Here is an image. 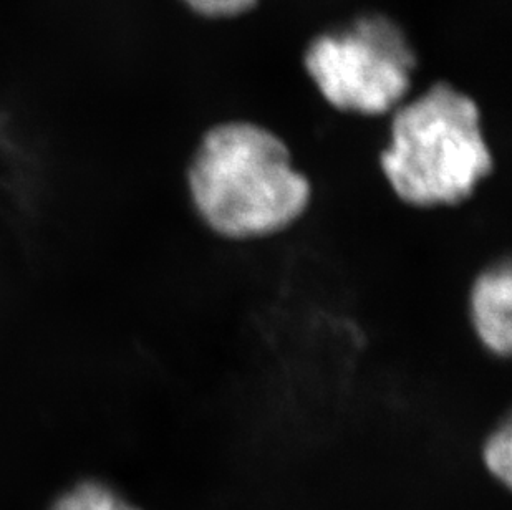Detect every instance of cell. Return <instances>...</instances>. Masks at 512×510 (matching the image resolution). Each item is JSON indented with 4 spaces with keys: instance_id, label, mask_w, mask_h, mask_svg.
Here are the masks:
<instances>
[{
    "instance_id": "obj_4",
    "label": "cell",
    "mask_w": 512,
    "mask_h": 510,
    "mask_svg": "<svg viewBox=\"0 0 512 510\" xmlns=\"http://www.w3.org/2000/svg\"><path fill=\"white\" fill-rule=\"evenodd\" d=\"M471 320L484 347L499 357H509L512 348V277L509 262L486 270L474 280Z\"/></svg>"
},
{
    "instance_id": "obj_7",
    "label": "cell",
    "mask_w": 512,
    "mask_h": 510,
    "mask_svg": "<svg viewBox=\"0 0 512 510\" xmlns=\"http://www.w3.org/2000/svg\"><path fill=\"white\" fill-rule=\"evenodd\" d=\"M191 12L204 19H236L256 9L259 0H181Z\"/></svg>"
},
{
    "instance_id": "obj_2",
    "label": "cell",
    "mask_w": 512,
    "mask_h": 510,
    "mask_svg": "<svg viewBox=\"0 0 512 510\" xmlns=\"http://www.w3.org/2000/svg\"><path fill=\"white\" fill-rule=\"evenodd\" d=\"M390 145L380 156L398 198L411 206H453L491 174L493 154L478 103L448 82L393 110Z\"/></svg>"
},
{
    "instance_id": "obj_6",
    "label": "cell",
    "mask_w": 512,
    "mask_h": 510,
    "mask_svg": "<svg viewBox=\"0 0 512 510\" xmlns=\"http://www.w3.org/2000/svg\"><path fill=\"white\" fill-rule=\"evenodd\" d=\"M486 464L499 481L509 482L512 466V436L509 423L504 424L486 443Z\"/></svg>"
},
{
    "instance_id": "obj_3",
    "label": "cell",
    "mask_w": 512,
    "mask_h": 510,
    "mask_svg": "<svg viewBox=\"0 0 512 510\" xmlns=\"http://www.w3.org/2000/svg\"><path fill=\"white\" fill-rule=\"evenodd\" d=\"M304 68L327 103L340 111L378 116L406 102L418 53L406 30L382 12H363L315 35Z\"/></svg>"
},
{
    "instance_id": "obj_5",
    "label": "cell",
    "mask_w": 512,
    "mask_h": 510,
    "mask_svg": "<svg viewBox=\"0 0 512 510\" xmlns=\"http://www.w3.org/2000/svg\"><path fill=\"white\" fill-rule=\"evenodd\" d=\"M49 510H140L100 481H83L57 497Z\"/></svg>"
},
{
    "instance_id": "obj_1",
    "label": "cell",
    "mask_w": 512,
    "mask_h": 510,
    "mask_svg": "<svg viewBox=\"0 0 512 510\" xmlns=\"http://www.w3.org/2000/svg\"><path fill=\"white\" fill-rule=\"evenodd\" d=\"M188 184L199 216L228 239L282 231L304 214L312 194L284 141L251 121L208 130L189 164Z\"/></svg>"
}]
</instances>
